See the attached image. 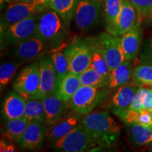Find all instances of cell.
<instances>
[{
    "mask_svg": "<svg viewBox=\"0 0 152 152\" xmlns=\"http://www.w3.org/2000/svg\"><path fill=\"white\" fill-rule=\"evenodd\" d=\"M80 123L95 139L100 149L111 147L118 138L119 126L108 111L87 114Z\"/></svg>",
    "mask_w": 152,
    "mask_h": 152,
    "instance_id": "1",
    "label": "cell"
},
{
    "mask_svg": "<svg viewBox=\"0 0 152 152\" xmlns=\"http://www.w3.org/2000/svg\"><path fill=\"white\" fill-rule=\"evenodd\" d=\"M68 28L58 13L47 7L37 15L36 37L41 39L52 49L64 45L68 36Z\"/></svg>",
    "mask_w": 152,
    "mask_h": 152,
    "instance_id": "2",
    "label": "cell"
},
{
    "mask_svg": "<svg viewBox=\"0 0 152 152\" xmlns=\"http://www.w3.org/2000/svg\"><path fill=\"white\" fill-rule=\"evenodd\" d=\"M56 151L82 152L99 149L97 142L92 134L80 123L71 132L54 144Z\"/></svg>",
    "mask_w": 152,
    "mask_h": 152,
    "instance_id": "3",
    "label": "cell"
},
{
    "mask_svg": "<svg viewBox=\"0 0 152 152\" xmlns=\"http://www.w3.org/2000/svg\"><path fill=\"white\" fill-rule=\"evenodd\" d=\"M109 90L81 85L69 101L70 107L79 115H87L107 97Z\"/></svg>",
    "mask_w": 152,
    "mask_h": 152,
    "instance_id": "4",
    "label": "cell"
},
{
    "mask_svg": "<svg viewBox=\"0 0 152 152\" xmlns=\"http://www.w3.org/2000/svg\"><path fill=\"white\" fill-rule=\"evenodd\" d=\"M104 18L101 0H80L75 14V23L81 31H88L97 27Z\"/></svg>",
    "mask_w": 152,
    "mask_h": 152,
    "instance_id": "5",
    "label": "cell"
},
{
    "mask_svg": "<svg viewBox=\"0 0 152 152\" xmlns=\"http://www.w3.org/2000/svg\"><path fill=\"white\" fill-rule=\"evenodd\" d=\"M40 85L39 63L35 61L24 67L13 83L14 90L28 99L35 98Z\"/></svg>",
    "mask_w": 152,
    "mask_h": 152,
    "instance_id": "6",
    "label": "cell"
},
{
    "mask_svg": "<svg viewBox=\"0 0 152 152\" xmlns=\"http://www.w3.org/2000/svg\"><path fill=\"white\" fill-rule=\"evenodd\" d=\"M70 72L79 75L90 67L91 54L87 39H77L64 48Z\"/></svg>",
    "mask_w": 152,
    "mask_h": 152,
    "instance_id": "7",
    "label": "cell"
},
{
    "mask_svg": "<svg viewBox=\"0 0 152 152\" xmlns=\"http://www.w3.org/2000/svg\"><path fill=\"white\" fill-rule=\"evenodd\" d=\"M47 8V5L17 1L11 3L1 17V34L9 26L28 17L37 15Z\"/></svg>",
    "mask_w": 152,
    "mask_h": 152,
    "instance_id": "8",
    "label": "cell"
},
{
    "mask_svg": "<svg viewBox=\"0 0 152 152\" xmlns=\"http://www.w3.org/2000/svg\"><path fill=\"white\" fill-rule=\"evenodd\" d=\"M37 15H33L9 26L1 34V42L16 46L30 38L36 37Z\"/></svg>",
    "mask_w": 152,
    "mask_h": 152,
    "instance_id": "9",
    "label": "cell"
},
{
    "mask_svg": "<svg viewBox=\"0 0 152 152\" xmlns=\"http://www.w3.org/2000/svg\"><path fill=\"white\" fill-rule=\"evenodd\" d=\"M96 39L111 72L125 61L121 36L113 35L107 32L99 34Z\"/></svg>",
    "mask_w": 152,
    "mask_h": 152,
    "instance_id": "10",
    "label": "cell"
},
{
    "mask_svg": "<svg viewBox=\"0 0 152 152\" xmlns=\"http://www.w3.org/2000/svg\"><path fill=\"white\" fill-rule=\"evenodd\" d=\"M140 87L133 83L115 89L111 97L108 101L107 108L120 118L129 109L134 96Z\"/></svg>",
    "mask_w": 152,
    "mask_h": 152,
    "instance_id": "11",
    "label": "cell"
},
{
    "mask_svg": "<svg viewBox=\"0 0 152 152\" xmlns=\"http://www.w3.org/2000/svg\"><path fill=\"white\" fill-rule=\"evenodd\" d=\"M39 63L40 68V85L39 92L35 98L42 99L45 96L55 93L58 80L51 55L41 56L39 58Z\"/></svg>",
    "mask_w": 152,
    "mask_h": 152,
    "instance_id": "12",
    "label": "cell"
},
{
    "mask_svg": "<svg viewBox=\"0 0 152 152\" xmlns=\"http://www.w3.org/2000/svg\"><path fill=\"white\" fill-rule=\"evenodd\" d=\"M46 125L38 121L30 122L17 142L19 147L23 150L35 151L40 149L46 134Z\"/></svg>",
    "mask_w": 152,
    "mask_h": 152,
    "instance_id": "13",
    "label": "cell"
},
{
    "mask_svg": "<svg viewBox=\"0 0 152 152\" xmlns=\"http://www.w3.org/2000/svg\"><path fill=\"white\" fill-rule=\"evenodd\" d=\"M47 45L37 37H33L15 46L14 55L20 63H27L42 56Z\"/></svg>",
    "mask_w": 152,
    "mask_h": 152,
    "instance_id": "14",
    "label": "cell"
},
{
    "mask_svg": "<svg viewBox=\"0 0 152 152\" xmlns=\"http://www.w3.org/2000/svg\"><path fill=\"white\" fill-rule=\"evenodd\" d=\"M45 112V125L50 126L64 117V114L69 106V102L61 99L55 93L42 99Z\"/></svg>",
    "mask_w": 152,
    "mask_h": 152,
    "instance_id": "15",
    "label": "cell"
},
{
    "mask_svg": "<svg viewBox=\"0 0 152 152\" xmlns=\"http://www.w3.org/2000/svg\"><path fill=\"white\" fill-rule=\"evenodd\" d=\"M141 26L142 23L137 22L134 27L124 35L121 36L125 60L133 61L137 56L142 36Z\"/></svg>",
    "mask_w": 152,
    "mask_h": 152,
    "instance_id": "16",
    "label": "cell"
},
{
    "mask_svg": "<svg viewBox=\"0 0 152 152\" xmlns=\"http://www.w3.org/2000/svg\"><path fill=\"white\" fill-rule=\"evenodd\" d=\"M79 115H69L63 117L61 119L53 124L46 130L45 138L49 142L55 143L58 140L67 135L80 123Z\"/></svg>",
    "mask_w": 152,
    "mask_h": 152,
    "instance_id": "17",
    "label": "cell"
},
{
    "mask_svg": "<svg viewBox=\"0 0 152 152\" xmlns=\"http://www.w3.org/2000/svg\"><path fill=\"white\" fill-rule=\"evenodd\" d=\"M138 21L135 8L128 0H122V6L118 19L115 36H122L132 28Z\"/></svg>",
    "mask_w": 152,
    "mask_h": 152,
    "instance_id": "18",
    "label": "cell"
},
{
    "mask_svg": "<svg viewBox=\"0 0 152 152\" xmlns=\"http://www.w3.org/2000/svg\"><path fill=\"white\" fill-rule=\"evenodd\" d=\"M26 99L18 92H11L3 104V115L7 121L24 116Z\"/></svg>",
    "mask_w": 152,
    "mask_h": 152,
    "instance_id": "19",
    "label": "cell"
},
{
    "mask_svg": "<svg viewBox=\"0 0 152 152\" xmlns=\"http://www.w3.org/2000/svg\"><path fill=\"white\" fill-rule=\"evenodd\" d=\"M87 41L90 47L91 54V67L94 68L98 73L109 80L111 71L107 62L99 45L96 37H88Z\"/></svg>",
    "mask_w": 152,
    "mask_h": 152,
    "instance_id": "20",
    "label": "cell"
},
{
    "mask_svg": "<svg viewBox=\"0 0 152 152\" xmlns=\"http://www.w3.org/2000/svg\"><path fill=\"white\" fill-rule=\"evenodd\" d=\"M132 61L125 60L111 72L108 82V88L115 90L128 84L132 77Z\"/></svg>",
    "mask_w": 152,
    "mask_h": 152,
    "instance_id": "21",
    "label": "cell"
},
{
    "mask_svg": "<svg viewBox=\"0 0 152 152\" xmlns=\"http://www.w3.org/2000/svg\"><path fill=\"white\" fill-rule=\"evenodd\" d=\"M81 86L79 75L69 72L57 83L55 94L61 99L69 102Z\"/></svg>",
    "mask_w": 152,
    "mask_h": 152,
    "instance_id": "22",
    "label": "cell"
},
{
    "mask_svg": "<svg viewBox=\"0 0 152 152\" xmlns=\"http://www.w3.org/2000/svg\"><path fill=\"white\" fill-rule=\"evenodd\" d=\"M104 18L108 33L115 35L117 22L122 6V0H103Z\"/></svg>",
    "mask_w": 152,
    "mask_h": 152,
    "instance_id": "23",
    "label": "cell"
},
{
    "mask_svg": "<svg viewBox=\"0 0 152 152\" xmlns=\"http://www.w3.org/2000/svg\"><path fill=\"white\" fill-rule=\"evenodd\" d=\"M129 140L137 146L149 145L152 143V127L133 123L127 125Z\"/></svg>",
    "mask_w": 152,
    "mask_h": 152,
    "instance_id": "24",
    "label": "cell"
},
{
    "mask_svg": "<svg viewBox=\"0 0 152 152\" xmlns=\"http://www.w3.org/2000/svg\"><path fill=\"white\" fill-rule=\"evenodd\" d=\"M80 0H47V7L58 13L69 26L75 17L77 6Z\"/></svg>",
    "mask_w": 152,
    "mask_h": 152,
    "instance_id": "25",
    "label": "cell"
},
{
    "mask_svg": "<svg viewBox=\"0 0 152 152\" xmlns=\"http://www.w3.org/2000/svg\"><path fill=\"white\" fill-rule=\"evenodd\" d=\"M30 120L26 116L7 121L3 132L4 137L10 142H18L29 125Z\"/></svg>",
    "mask_w": 152,
    "mask_h": 152,
    "instance_id": "26",
    "label": "cell"
},
{
    "mask_svg": "<svg viewBox=\"0 0 152 152\" xmlns=\"http://www.w3.org/2000/svg\"><path fill=\"white\" fill-rule=\"evenodd\" d=\"M66 46V45L64 44L61 46L51 50V58L56 70L58 82L64 78L70 72L67 57L64 53V48Z\"/></svg>",
    "mask_w": 152,
    "mask_h": 152,
    "instance_id": "27",
    "label": "cell"
},
{
    "mask_svg": "<svg viewBox=\"0 0 152 152\" xmlns=\"http://www.w3.org/2000/svg\"><path fill=\"white\" fill-rule=\"evenodd\" d=\"M24 116L30 121H38L45 124V112L42 99L30 98L26 99Z\"/></svg>",
    "mask_w": 152,
    "mask_h": 152,
    "instance_id": "28",
    "label": "cell"
},
{
    "mask_svg": "<svg viewBox=\"0 0 152 152\" xmlns=\"http://www.w3.org/2000/svg\"><path fill=\"white\" fill-rule=\"evenodd\" d=\"M133 84L140 87L152 88V65L149 64H138L134 67L132 74Z\"/></svg>",
    "mask_w": 152,
    "mask_h": 152,
    "instance_id": "29",
    "label": "cell"
},
{
    "mask_svg": "<svg viewBox=\"0 0 152 152\" xmlns=\"http://www.w3.org/2000/svg\"><path fill=\"white\" fill-rule=\"evenodd\" d=\"M79 77L81 85L96 87L99 88L108 87L109 80L91 66L79 75Z\"/></svg>",
    "mask_w": 152,
    "mask_h": 152,
    "instance_id": "30",
    "label": "cell"
},
{
    "mask_svg": "<svg viewBox=\"0 0 152 152\" xmlns=\"http://www.w3.org/2000/svg\"><path fill=\"white\" fill-rule=\"evenodd\" d=\"M19 65V63L12 62H6L1 64L0 67V85L1 90L9 84Z\"/></svg>",
    "mask_w": 152,
    "mask_h": 152,
    "instance_id": "31",
    "label": "cell"
},
{
    "mask_svg": "<svg viewBox=\"0 0 152 152\" xmlns=\"http://www.w3.org/2000/svg\"><path fill=\"white\" fill-rule=\"evenodd\" d=\"M136 9L138 15V21L144 22V17L152 7V0H128Z\"/></svg>",
    "mask_w": 152,
    "mask_h": 152,
    "instance_id": "32",
    "label": "cell"
},
{
    "mask_svg": "<svg viewBox=\"0 0 152 152\" xmlns=\"http://www.w3.org/2000/svg\"><path fill=\"white\" fill-rule=\"evenodd\" d=\"M133 123L152 127V109H144L135 113Z\"/></svg>",
    "mask_w": 152,
    "mask_h": 152,
    "instance_id": "33",
    "label": "cell"
},
{
    "mask_svg": "<svg viewBox=\"0 0 152 152\" xmlns=\"http://www.w3.org/2000/svg\"><path fill=\"white\" fill-rule=\"evenodd\" d=\"M140 61L143 64H149L152 65V37L144 45L141 53Z\"/></svg>",
    "mask_w": 152,
    "mask_h": 152,
    "instance_id": "34",
    "label": "cell"
},
{
    "mask_svg": "<svg viewBox=\"0 0 152 152\" xmlns=\"http://www.w3.org/2000/svg\"><path fill=\"white\" fill-rule=\"evenodd\" d=\"M152 109V88H145L144 92L143 110Z\"/></svg>",
    "mask_w": 152,
    "mask_h": 152,
    "instance_id": "35",
    "label": "cell"
},
{
    "mask_svg": "<svg viewBox=\"0 0 152 152\" xmlns=\"http://www.w3.org/2000/svg\"><path fill=\"white\" fill-rule=\"evenodd\" d=\"M0 151L8 152V151H16V149L12 144H9L5 140H1L0 142Z\"/></svg>",
    "mask_w": 152,
    "mask_h": 152,
    "instance_id": "36",
    "label": "cell"
},
{
    "mask_svg": "<svg viewBox=\"0 0 152 152\" xmlns=\"http://www.w3.org/2000/svg\"><path fill=\"white\" fill-rule=\"evenodd\" d=\"M144 22L145 23L146 25L149 24L151 22H152V7H151V9H149V11L147 13L145 17H144Z\"/></svg>",
    "mask_w": 152,
    "mask_h": 152,
    "instance_id": "37",
    "label": "cell"
},
{
    "mask_svg": "<svg viewBox=\"0 0 152 152\" xmlns=\"http://www.w3.org/2000/svg\"><path fill=\"white\" fill-rule=\"evenodd\" d=\"M18 1H23V2L27 3H35L42 5H47V0H18Z\"/></svg>",
    "mask_w": 152,
    "mask_h": 152,
    "instance_id": "38",
    "label": "cell"
},
{
    "mask_svg": "<svg viewBox=\"0 0 152 152\" xmlns=\"http://www.w3.org/2000/svg\"><path fill=\"white\" fill-rule=\"evenodd\" d=\"M17 1H18V0H5V1H7V3H13Z\"/></svg>",
    "mask_w": 152,
    "mask_h": 152,
    "instance_id": "39",
    "label": "cell"
},
{
    "mask_svg": "<svg viewBox=\"0 0 152 152\" xmlns=\"http://www.w3.org/2000/svg\"><path fill=\"white\" fill-rule=\"evenodd\" d=\"M148 150H149V151H151L152 152V143L151 144V145L149 146V149H148Z\"/></svg>",
    "mask_w": 152,
    "mask_h": 152,
    "instance_id": "40",
    "label": "cell"
},
{
    "mask_svg": "<svg viewBox=\"0 0 152 152\" xmlns=\"http://www.w3.org/2000/svg\"><path fill=\"white\" fill-rule=\"evenodd\" d=\"M147 26H151V27H152V22H151V23H149V24H147Z\"/></svg>",
    "mask_w": 152,
    "mask_h": 152,
    "instance_id": "41",
    "label": "cell"
}]
</instances>
